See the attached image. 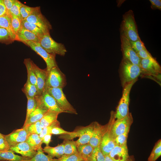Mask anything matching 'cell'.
<instances>
[{
	"instance_id": "6da1fadb",
	"label": "cell",
	"mask_w": 161,
	"mask_h": 161,
	"mask_svg": "<svg viewBox=\"0 0 161 161\" xmlns=\"http://www.w3.org/2000/svg\"><path fill=\"white\" fill-rule=\"evenodd\" d=\"M143 71L141 67L122 58L120 65L119 74L123 88L131 82L138 80Z\"/></svg>"
},
{
	"instance_id": "7a4b0ae2",
	"label": "cell",
	"mask_w": 161,
	"mask_h": 161,
	"mask_svg": "<svg viewBox=\"0 0 161 161\" xmlns=\"http://www.w3.org/2000/svg\"><path fill=\"white\" fill-rule=\"evenodd\" d=\"M120 35L129 41H134L140 39L134 12L130 10L123 15L120 27Z\"/></svg>"
},
{
	"instance_id": "3957f363",
	"label": "cell",
	"mask_w": 161,
	"mask_h": 161,
	"mask_svg": "<svg viewBox=\"0 0 161 161\" xmlns=\"http://www.w3.org/2000/svg\"><path fill=\"white\" fill-rule=\"evenodd\" d=\"M110 120L111 122L110 134L114 140L117 136L129 129L133 122L131 113H129L126 116L122 119L115 120L114 112H112Z\"/></svg>"
},
{
	"instance_id": "277c9868",
	"label": "cell",
	"mask_w": 161,
	"mask_h": 161,
	"mask_svg": "<svg viewBox=\"0 0 161 161\" xmlns=\"http://www.w3.org/2000/svg\"><path fill=\"white\" fill-rule=\"evenodd\" d=\"M137 80H135L127 84L123 88L122 95L114 112L115 119L119 120L126 116L129 113V106L130 93L133 85Z\"/></svg>"
},
{
	"instance_id": "5b68a950",
	"label": "cell",
	"mask_w": 161,
	"mask_h": 161,
	"mask_svg": "<svg viewBox=\"0 0 161 161\" xmlns=\"http://www.w3.org/2000/svg\"><path fill=\"white\" fill-rule=\"evenodd\" d=\"M95 125V122L89 125L83 127L77 131L72 132L69 134H63L60 136V138L65 140H72L76 137L79 139L75 141L77 146L89 143L92 136Z\"/></svg>"
},
{
	"instance_id": "8992f818",
	"label": "cell",
	"mask_w": 161,
	"mask_h": 161,
	"mask_svg": "<svg viewBox=\"0 0 161 161\" xmlns=\"http://www.w3.org/2000/svg\"><path fill=\"white\" fill-rule=\"evenodd\" d=\"M55 99L61 110L64 112L77 114L76 109L67 100L63 89L60 88H47L44 89Z\"/></svg>"
},
{
	"instance_id": "52a82bcc",
	"label": "cell",
	"mask_w": 161,
	"mask_h": 161,
	"mask_svg": "<svg viewBox=\"0 0 161 161\" xmlns=\"http://www.w3.org/2000/svg\"><path fill=\"white\" fill-rule=\"evenodd\" d=\"M39 43L48 53L64 56L67 52L64 45L55 41L50 33L44 34L40 38Z\"/></svg>"
},
{
	"instance_id": "ba28073f",
	"label": "cell",
	"mask_w": 161,
	"mask_h": 161,
	"mask_svg": "<svg viewBox=\"0 0 161 161\" xmlns=\"http://www.w3.org/2000/svg\"><path fill=\"white\" fill-rule=\"evenodd\" d=\"M66 85V76L58 66L53 67L47 72L45 89L47 88L63 89Z\"/></svg>"
},
{
	"instance_id": "9c48e42d",
	"label": "cell",
	"mask_w": 161,
	"mask_h": 161,
	"mask_svg": "<svg viewBox=\"0 0 161 161\" xmlns=\"http://www.w3.org/2000/svg\"><path fill=\"white\" fill-rule=\"evenodd\" d=\"M23 43L30 47L44 59L47 65V72L53 67L58 66L55 59L56 55L48 53L39 43L30 41Z\"/></svg>"
},
{
	"instance_id": "30bf717a",
	"label": "cell",
	"mask_w": 161,
	"mask_h": 161,
	"mask_svg": "<svg viewBox=\"0 0 161 161\" xmlns=\"http://www.w3.org/2000/svg\"><path fill=\"white\" fill-rule=\"evenodd\" d=\"M120 39L122 58L141 67L140 63L141 59L132 48L129 41L122 35H120Z\"/></svg>"
},
{
	"instance_id": "8fae6325",
	"label": "cell",
	"mask_w": 161,
	"mask_h": 161,
	"mask_svg": "<svg viewBox=\"0 0 161 161\" xmlns=\"http://www.w3.org/2000/svg\"><path fill=\"white\" fill-rule=\"evenodd\" d=\"M25 20L35 24L44 34L50 33L52 29L51 24L41 13L40 7Z\"/></svg>"
},
{
	"instance_id": "7c38bea8",
	"label": "cell",
	"mask_w": 161,
	"mask_h": 161,
	"mask_svg": "<svg viewBox=\"0 0 161 161\" xmlns=\"http://www.w3.org/2000/svg\"><path fill=\"white\" fill-rule=\"evenodd\" d=\"M140 64L143 71L142 76H152L160 78L161 67L155 58L141 59Z\"/></svg>"
},
{
	"instance_id": "4fadbf2b",
	"label": "cell",
	"mask_w": 161,
	"mask_h": 161,
	"mask_svg": "<svg viewBox=\"0 0 161 161\" xmlns=\"http://www.w3.org/2000/svg\"><path fill=\"white\" fill-rule=\"evenodd\" d=\"M107 124V129L102 137L99 145V148L104 156L109 155L115 146L114 140L110 134L111 125L110 120Z\"/></svg>"
},
{
	"instance_id": "5bb4252c",
	"label": "cell",
	"mask_w": 161,
	"mask_h": 161,
	"mask_svg": "<svg viewBox=\"0 0 161 161\" xmlns=\"http://www.w3.org/2000/svg\"><path fill=\"white\" fill-rule=\"evenodd\" d=\"M29 134L24 129L22 128L13 131L9 134L4 135L10 147L26 141Z\"/></svg>"
},
{
	"instance_id": "9a60e30c",
	"label": "cell",
	"mask_w": 161,
	"mask_h": 161,
	"mask_svg": "<svg viewBox=\"0 0 161 161\" xmlns=\"http://www.w3.org/2000/svg\"><path fill=\"white\" fill-rule=\"evenodd\" d=\"M39 103L48 110L64 112L58 106L54 98L44 90L41 95L37 97Z\"/></svg>"
},
{
	"instance_id": "2e32d148",
	"label": "cell",
	"mask_w": 161,
	"mask_h": 161,
	"mask_svg": "<svg viewBox=\"0 0 161 161\" xmlns=\"http://www.w3.org/2000/svg\"><path fill=\"white\" fill-rule=\"evenodd\" d=\"M32 65L37 80V88L38 95H41L44 92L47 79V72L46 69L39 68L32 61Z\"/></svg>"
},
{
	"instance_id": "e0dca14e",
	"label": "cell",
	"mask_w": 161,
	"mask_h": 161,
	"mask_svg": "<svg viewBox=\"0 0 161 161\" xmlns=\"http://www.w3.org/2000/svg\"><path fill=\"white\" fill-rule=\"evenodd\" d=\"M108 124L102 126L95 122L94 129L89 143L93 148L99 146L102 137L107 129Z\"/></svg>"
},
{
	"instance_id": "ac0fdd59",
	"label": "cell",
	"mask_w": 161,
	"mask_h": 161,
	"mask_svg": "<svg viewBox=\"0 0 161 161\" xmlns=\"http://www.w3.org/2000/svg\"><path fill=\"white\" fill-rule=\"evenodd\" d=\"M9 150L24 157L29 158L33 157L37 153V151L32 149L26 141L10 146Z\"/></svg>"
},
{
	"instance_id": "d6986e66",
	"label": "cell",
	"mask_w": 161,
	"mask_h": 161,
	"mask_svg": "<svg viewBox=\"0 0 161 161\" xmlns=\"http://www.w3.org/2000/svg\"><path fill=\"white\" fill-rule=\"evenodd\" d=\"M109 155L114 161H127L129 157L127 146L115 145Z\"/></svg>"
},
{
	"instance_id": "ffe728a7",
	"label": "cell",
	"mask_w": 161,
	"mask_h": 161,
	"mask_svg": "<svg viewBox=\"0 0 161 161\" xmlns=\"http://www.w3.org/2000/svg\"><path fill=\"white\" fill-rule=\"evenodd\" d=\"M37 106L35 109L30 114L22 128L35 122L40 121L45 113L48 111L38 101L37 97Z\"/></svg>"
},
{
	"instance_id": "44dd1931",
	"label": "cell",
	"mask_w": 161,
	"mask_h": 161,
	"mask_svg": "<svg viewBox=\"0 0 161 161\" xmlns=\"http://www.w3.org/2000/svg\"><path fill=\"white\" fill-rule=\"evenodd\" d=\"M16 40L22 42L30 41L39 43L40 39L35 34L21 26L16 35Z\"/></svg>"
},
{
	"instance_id": "7402d4cb",
	"label": "cell",
	"mask_w": 161,
	"mask_h": 161,
	"mask_svg": "<svg viewBox=\"0 0 161 161\" xmlns=\"http://www.w3.org/2000/svg\"><path fill=\"white\" fill-rule=\"evenodd\" d=\"M60 113L55 111L48 110L40 120L41 128L43 129L57 120L58 116Z\"/></svg>"
},
{
	"instance_id": "603a6c76",
	"label": "cell",
	"mask_w": 161,
	"mask_h": 161,
	"mask_svg": "<svg viewBox=\"0 0 161 161\" xmlns=\"http://www.w3.org/2000/svg\"><path fill=\"white\" fill-rule=\"evenodd\" d=\"M43 150L44 152L47 153L48 155L52 158L54 157L59 158L64 154V145L63 143L55 147L45 146Z\"/></svg>"
},
{
	"instance_id": "cb8c5ba5",
	"label": "cell",
	"mask_w": 161,
	"mask_h": 161,
	"mask_svg": "<svg viewBox=\"0 0 161 161\" xmlns=\"http://www.w3.org/2000/svg\"><path fill=\"white\" fill-rule=\"evenodd\" d=\"M14 153L10 150L0 151V161H21L30 158L16 155Z\"/></svg>"
},
{
	"instance_id": "d4e9b609",
	"label": "cell",
	"mask_w": 161,
	"mask_h": 161,
	"mask_svg": "<svg viewBox=\"0 0 161 161\" xmlns=\"http://www.w3.org/2000/svg\"><path fill=\"white\" fill-rule=\"evenodd\" d=\"M22 90L26 97L34 98L38 96L37 87L31 83L27 78Z\"/></svg>"
},
{
	"instance_id": "484cf974",
	"label": "cell",
	"mask_w": 161,
	"mask_h": 161,
	"mask_svg": "<svg viewBox=\"0 0 161 161\" xmlns=\"http://www.w3.org/2000/svg\"><path fill=\"white\" fill-rule=\"evenodd\" d=\"M26 142L32 149L36 151L41 147L42 144V139L40 137L39 135L37 134L29 135Z\"/></svg>"
},
{
	"instance_id": "4316f807",
	"label": "cell",
	"mask_w": 161,
	"mask_h": 161,
	"mask_svg": "<svg viewBox=\"0 0 161 161\" xmlns=\"http://www.w3.org/2000/svg\"><path fill=\"white\" fill-rule=\"evenodd\" d=\"M0 27L6 29L10 33L13 38L16 40V35L12 29L10 15L6 14L0 17Z\"/></svg>"
},
{
	"instance_id": "83f0119b",
	"label": "cell",
	"mask_w": 161,
	"mask_h": 161,
	"mask_svg": "<svg viewBox=\"0 0 161 161\" xmlns=\"http://www.w3.org/2000/svg\"><path fill=\"white\" fill-rule=\"evenodd\" d=\"M60 158H52L44 153L42 147L37 151V153L33 157L28 159L22 160L21 161H59Z\"/></svg>"
},
{
	"instance_id": "f1b7e54d",
	"label": "cell",
	"mask_w": 161,
	"mask_h": 161,
	"mask_svg": "<svg viewBox=\"0 0 161 161\" xmlns=\"http://www.w3.org/2000/svg\"><path fill=\"white\" fill-rule=\"evenodd\" d=\"M32 61L30 58L25 59L24 62L27 70V78L30 83L37 87L36 78L32 65Z\"/></svg>"
},
{
	"instance_id": "f546056e",
	"label": "cell",
	"mask_w": 161,
	"mask_h": 161,
	"mask_svg": "<svg viewBox=\"0 0 161 161\" xmlns=\"http://www.w3.org/2000/svg\"><path fill=\"white\" fill-rule=\"evenodd\" d=\"M21 26L24 28L35 34L39 39L44 34L41 29L35 24L29 22L25 20H22Z\"/></svg>"
},
{
	"instance_id": "4dcf8cb0",
	"label": "cell",
	"mask_w": 161,
	"mask_h": 161,
	"mask_svg": "<svg viewBox=\"0 0 161 161\" xmlns=\"http://www.w3.org/2000/svg\"><path fill=\"white\" fill-rule=\"evenodd\" d=\"M63 143L64 145V154L70 155L79 154L75 141L64 140Z\"/></svg>"
},
{
	"instance_id": "1f68e13d",
	"label": "cell",
	"mask_w": 161,
	"mask_h": 161,
	"mask_svg": "<svg viewBox=\"0 0 161 161\" xmlns=\"http://www.w3.org/2000/svg\"><path fill=\"white\" fill-rule=\"evenodd\" d=\"M94 148L89 143L80 145L77 146L78 153L83 159L84 161L91 154Z\"/></svg>"
},
{
	"instance_id": "d6a6232c",
	"label": "cell",
	"mask_w": 161,
	"mask_h": 161,
	"mask_svg": "<svg viewBox=\"0 0 161 161\" xmlns=\"http://www.w3.org/2000/svg\"><path fill=\"white\" fill-rule=\"evenodd\" d=\"M36 97L34 98L27 97V112L24 124H25L27 122L30 114L37 107V100Z\"/></svg>"
},
{
	"instance_id": "836d02e7",
	"label": "cell",
	"mask_w": 161,
	"mask_h": 161,
	"mask_svg": "<svg viewBox=\"0 0 161 161\" xmlns=\"http://www.w3.org/2000/svg\"><path fill=\"white\" fill-rule=\"evenodd\" d=\"M105 156L99 146L95 147L90 155L84 161H104Z\"/></svg>"
},
{
	"instance_id": "e575fe53",
	"label": "cell",
	"mask_w": 161,
	"mask_h": 161,
	"mask_svg": "<svg viewBox=\"0 0 161 161\" xmlns=\"http://www.w3.org/2000/svg\"><path fill=\"white\" fill-rule=\"evenodd\" d=\"M161 155V140H159L155 144L148 161H155Z\"/></svg>"
},
{
	"instance_id": "d590c367",
	"label": "cell",
	"mask_w": 161,
	"mask_h": 161,
	"mask_svg": "<svg viewBox=\"0 0 161 161\" xmlns=\"http://www.w3.org/2000/svg\"><path fill=\"white\" fill-rule=\"evenodd\" d=\"M38 7H31L22 3L20 10L21 18L22 20H25L38 8Z\"/></svg>"
},
{
	"instance_id": "8d00e7d4",
	"label": "cell",
	"mask_w": 161,
	"mask_h": 161,
	"mask_svg": "<svg viewBox=\"0 0 161 161\" xmlns=\"http://www.w3.org/2000/svg\"><path fill=\"white\" fill-rule=\"evenodd\" d=\"M23 128L26 130L29 135L32 134L39 135L42 129L41 126L40 121L32 123Z\"/></svg>"
},
{
	"instance_id": "74e56055",
	"label": "cell",
	"mask_w": 161,
	"mask_h": 161,
	"mask_svg": "<svg viewBox=\"0 0 161 161\" xmlns=\"http://www.w3.org/2000/svg\"><path fill=\"white\" fill-rule=\"evenodd\" d=\"M15 40L9 32L5 28L0 27V42L9 44Z\"/></svg>"
},
{
	"instance_id": "f35d334b",
	"label": "cell",
	"mask_w": 161,
	"mask_h": 161,
	"mask_svg": "<svg viewBox=\"0 0 161 161\" xmlns=\"http://www.w3.org/2000/svg\"><path fill=\"white\" fill-rule=\"evenodd\" d=\"M130 129L126 130L123 133L116 137L114 140L115 145L123 146L127 145V139Z\"/></svg>"
},
{
	"instance_id": "ab89813d",
	"label": "cell",
	"mask_w": 161,
	"mask_h": 161,
	"mask_svg": "<svg viewBox=\"0 0 161 161\" xmlns=\"http://www.w3.org/2000/svg\"><path fill=\"white\" fill-rule=\"evenodd\" d=\"M10 17L12 29L16 37V34L21 27L22 20L19 17L13 15H11Z\"/></svg>"
},
{
	"instance_id": "60d3db41",
	"label": "cell",
	"mask_w": 161,
	"mask_h": 161,
	"mask_svg": "<svg viewBox=\"0 0 161 161\" xmlns=\"http://www.w3.org/2000/svg\"><path fill=\"white\" fill-rule=\"evenodd\" d=\"M83 159L79 154L70 155L64 154L60 158L59 161H82Z\"/></svg>"
},
{
	"instance_id": "b9f144b4",
	"label": "cell",
	"mask_w": 161,
	"mask_h": 161,
	"mask_svg": "<svg viewBox=\"0 0 161 161\" xmlns=\"http://www.w3.org/2000/svg\"><path fill=\"white\" fill-rule=\"evenodd\" d=\"M58 126H60V123L57 120L49 126L43 129L39 135L40 137L42 139L45 135L50 134L51 131L53 128Z\"/></svg>"
},
{
	"instance_id": "7bdbcfd3",
	"label": "cell",
	"mask_w": 161,
	"mask_h": 161,
	"mask_svg": "<svg viewBox=\"0 0 161 161\" xmlns=\"http://www.w3.org/2000/svg\"><path fill=\"white\" fill-rule=\"evenodd\" d=\"M22 4L20 1L16 0L10 10V15H14L21 18L20 10Z\"/></svg>"
},
{
	"instance_id": "ee69618b",
	"label": "cell",
	"mask_w": 161,
	"mask_h": 161,
	"mask_svg": "<svg viewBox=\"0 0 161 161\" xmlns=\"http://www.w3.org/2000/svg\"><path fill=\"white\" fill-rule=\"evenodd\" d=\"M129 41L132 48L136 53L146 48L140 39L134 41Z\"/></svg>"
},
{
	"instance_id": "f6af8a7d",
	"label": "cell",
	"mask_w": 161,
	"mask_h": 161,
	"mask_svg": "<svg viewBox=\"0 0 161 161\" xmlns=\"http://www.w3.org/2000/svg\"><path fill=\"white\" fill-rule=\"evenodd\" d=\"M137 54L141 59H151L153 58L146 48L137 52Z\"/></svg>"
},
{
	"instance_id": "bcb514c9",
	"label": "cell",
	"mask_w": 161,
	"mask_h": 161,
	"mask_svg": "<svg viewBox=\"0 0 161 161\" xmlns=\"http://www.w3.org/2000/svg\"><path fill=\"white\" fill-rule=\"evenodd\" d=\"M10 146L4 137H3L0 138V151H5L9 150Z\"/></svg>"
},
{
	"instance_id": "7dc6e473",
	"label": "cell",
	"mask_w": 161,
	"mask_h": 161,
	"mask_svg": "<svg viewBox=\"0 0 161 161\" xmlns=\"http://www.w3.org/2000/svg\"><path fill=\"white\" fill-rule=\"evenodd\" d=\"M72 132L65 131L61 128L60 126L56 127L53 128L51 131L50 134H69Z\"/></svg>"
},
{
	"instance_id": "c3c4849f",
	"label": "cell",
	"mask_w": 161,
	"mask_h": 161,
	"mask_svg": "<svg viewBox=\"0 0 161 161\" xmlns=\"http://www.w3.org/2000/svg\"><path fill=\"white\" fill-rule=\"evenodd\" d=\"M151 4V7L153 10H161V0H149Z\"/></svg>"
},
{
	"instance_id": "681fc988",
	"label": "cell",
	"mask_w": 161,
	"mask_h": 161,
	"mask_svg": "<svg viewBox=\"0 0 161 161\" xmlns=\"http://www.w3.org/2000/svg\"><path fill=\"white\" fill-rule=\"evenodd\" d=\"M16 0H3L8 15H10V11Z\"/></svg>"
},
{
	"instance_id": "f907efd6",
	"label": "cell",
	"mask_w": 161,
	"mask_h": 161,
	"mask_svg": "<svg viewBox=\"0 0 161 161\" xmlns=\"http://www.w3.org/2000/svg\"><path fill=\"white\" fill-rule=\"evenodd\" d=\"M6 14H8L3 0H0V17Z\"/></svg>"
},
{
	"instance_id": "816d5d0a",
	"label": "cell",
	"mask_w": 161,
	"mask_h": 161,
	"mask_svg": "<svg viewBox=\"0 0 161 161\" xmlns=\"http://www.w3.org/2000/svg\"><path fill=\"white\" fill-rule=\"evenodd\" d=\"M51 134H47L44 135L42 138V143H45L46 145V146H49V144L51 141Z\"/></svg>"
},
{
	"instance_id": "f5cc1de1",
	"label": "cell",
	"mask_w": 161,
	"mask_h": 161,
	"mask_svg": "<svg viewBox=\"0 0 161 161\" xmlns=\"http://www.w3.org/2000/svg\"><path fill=\"white\" fill-rule=\"evenodd\" d=\"M105 160L104 161H114L112 159L109 155H107L104 156Z\"/></svg>"
},
{
	"instance_id": "db71d44e",
	"label": "cell",
	"mask_w": 161,
	"mask_h": 161,
	"mask_svg": "<svg viewBox=\"0 0 161 161\" xmlns=\"http://www.w3.org/2000/svg\"><path fill=\"white\" fill-rule=\"evenodd\" d=\"M124 1V0H121V2H120V1H119V2L118 3L117 6H119V7L120 6Z\"/></svg>"
},
{
	"instance_id": "11a10c76",
	"label": "cell",
	"mask_w": 161,
	"mask_h": 161,
	"mask_svg": "<svg viewBox=\"0 0 161 161\" xmlns=\"http://www.w3.org/2000/svg\"><path fill=\"white\" fill-rule=\"evenodd\" d=\"M4 136V135L1 134V133H0V138L3 137Z\"/></svg>"
},
{
	"instance_id": "9f6ffc18",
	"label": "cell",
	"mask_w": 161,
	"mask_h": 161,
	"mask_svg": "<svg viewBox=\"0 0 161 161\" xmlns=\"http://www.w3.org/2000/svg\"></svg>"
}]
</instances>
